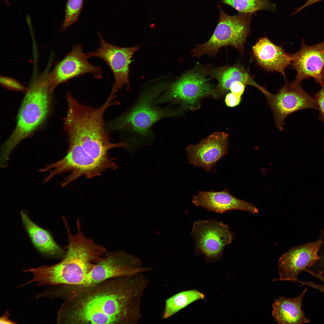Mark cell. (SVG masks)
Instances as JSON below:
<instances>
[{
    "instance_id": "obj_1",
    "label": "cell",
    "mask_w": 324,
    "mask_h": 324,
    "mask_svg": "<svg viewBox=\"0 0 324 324\" xmlns=\"http://www.w3.org/2000/svg\"><path fill=\"white\" fill-rule=\"evenodd\" d=\"M143 273L88 285L65 286L67 300L59 321L72 324H135L142 318L141 303L149 280Z\"/></svg>"
},
{
    "instance_id": "obj_2",
    "label": "cell",
    "mask_w": 324,
    "mask_h": 324,
    "mask_svg": "<svg viewBox=\"0 0 324 324\" xmlns=\"http://www.w3.org/2000/svg\"><path fill=\"white\" fill-rule=\"evenodd\" d=\"M63 124L68 142L67 153L59 160L47 164L39 170L49 172L44 182L70 172L61 184L64 187L82 176L91 178L108 169L118 168L108 152L114 148L126 147L128 144L110 141L102 116L89 112H77L66 118Z\"/></svg>"
},
{
    "instance_id": "obj_3",
    "label": "cell",
    "mask_w": 324,
    "mask_h": 324,
    "mask_svg": "<svg viewBox=\"0 0 324 324\" xmlns=\"http://www.w3.org/2000/svg\"><path fill=\"white\" fill-rule=\"evenodd\" d=\"M64 221L68 237L64 258L53 265L43 266L24 270V272L31 273L33 276L28 284L36 282L38 286L82 285L106 253L104 247L83 235L79 219L77 220V232L74 235L71 233L66 219Z\"/></svg>"
},
{
    "instance_id": "obj_4",
    "label": "cell",
    "mask_w": 324,
    "mask_h": 324,
    "mask_svg": "<svg viewBox=\"0 0 324 324\" xmlns=\"http://www.w3.org/2000/svg\"><path fill=\"white\" fill-rule=\"evenodd\" d=\"M46 70L32 81L25 93L15 128L1 148L0 158L4 162L8 161L16 146L36 130L49 114L53 92L47 81Z\"/></svg>"
},
{
    "instance_id": "obj_5",
    "label": "cell",
    "mask_w": 324,
    "mask_h": 324,
    "mask_svg": "<svg viewBox=\"0 0 324 324\" xmlns=\"http://www.w3.org/2000/svg\"><path fill=\"white\" fill-rule=\"evenodd\" d=\"M169 84L160 82L144 91L128 110L105 124L106 131L127 133L139 138L152 137L151 129L154 124L164 118L178 115L180 112L174 108L159 107L155 103L156 100Z\"/></svg>"
},
{
    "instance_id": "obj_6",
    "label": "cell",
    "mask_w": 324,
    "mask_h": 324,
    "mask_svg": "<svg viewBox=\"0 0 324 324\" xmlns=\"http://www.w3.org/2000/svg\"><path fill=\"white\" fill-rule=\"evenodd\" d=\"M218 24L210 39L206 42L195 46L191 51L193 57L204 55L214 57L222 47L231 46L243 56L244 44L250 32L253 14H239L232 16L220 8Z\"/></svg>"
},
{
    "instance_id": "obj_7",
    "label": "cell",
    "mask_w": 324,
    "mask_h": 324,
    "mask_svg": "<svg viewBox=\"0 0 324 324\" xmlns=\"http://www.w3.org/2000/svg\"><path fill=\"white\" fill-rule=\"evenodd\" d=\"M207 70L196 67L184 74L169 84L166 90L156 99L157 104L179 102L193 110L199 106V99L208 95L216 96L209 83Z\"/></svg>"
},
{
    "instance_id": "obj_8",
    "label": "cell",
    "mask_w": 324,
    "mask_h": 324,
    "mask_svg": "<svg viewBox=\"0 0 324 324\" xmlns=\"http://www.w3.org/2000/svg\"><path fill=\"white\" fill-rule=\"evenodd\" d=\"M285 80L284 85L277 93L266 96L275 125L281 131L285 119L291 114L305 109L318 110L314 98L304 90L301 82Z\"/></svg>"
},
{
    "instance_id": "obj_9",
    "label": "cell",
    "mask_w": 324,
    "mask_h": 324,
    "mask_svg": "<svg viewBox=\"0 0 324 324\" xmlns=\"http://www.w3.org/2000/svg\"><path fill=\"white\" fill-rule=\"evenodd\" d=\"M152 269L120 252H106L88 274L82 285L96 284L110 278L145 273Z\"/></svg>"
},
{
    "instance_id": "obj_10",
    "label": "cell",
    "mask_w": 324,
    "mask_h": 324,
    "mask_svg": "<svg viewBox=\"0 0 324 324\" xmlns=\"http://www.w3.org/2000/svg\"><path fill=\"white\" fill-rule=\"evenodd\" d=\"M191 233L197 251L212 260L220 257L224 248L232 239L228 225L214 220L194 222Z\"/></svg>"
},
{
    "instance_id": "obj_11",
    "label": "cell",
    "mask_w": 324,
    "mask_h": 324,
    "mask_svg": "<svg viewBox=\"0 0 324 324\" xmlns=\"http://www.w3.org/2000/svg\"><path fill=\"white\" fill-rule=\"evenodd\" d=\"M88 58L83 52L81 44L74 46L71 51L48 74L47 80L52 91L61 83L86 73L91 74L96 79L101 78V67L92 65Z\"/></svg>"
},
{
    "instance_id": "obj_12",
    "label": "cell",
    "mask_w": 324,
    "mask_h": 324,
    "mask_svg": "<svg viewBox=\"0 0 324 324\" xmlns=\"http://www.w3.org/2000/svg\"><path fill=\"white\" fill-rule=\"evenodd\" d=\"M99 47L94 51L85 53L89 58L97 57L104 61L110 67L114 77L111 93L116 94L124 85L129 86V65L132 57L139 48L138 46L122 47L107 42L99 35Z\"/></svg>"
},
{
    "instance_id": "obj_13",
    "label": "cell",
    "mask_w": 324,
    "mask_h": 324,
    "mask_svg": "<svg viewBox=\"0 0 324 324\" xmlns=\"http://www.w3.org/2000/svg\"><path fill=\"white\" fill-rule=\"evenodd\" d=\"M321 240L309 242L291 248L282 255L278 262L279 280L298 281V275L319 261V254L321 245Z\"/></svg>"
},
{
    "instance_id": "obj_14",
    "label": "cell",
    "mask_w": 324,
    "mask_h": 324,
    "mask_svg": "<svg viewBox=\"0 0 324 324\" xmlns=\"http://www.w3.org/2000/svg\"><path fill=\"white\" fill-rule=\"evenodd\" d=\"M228 138L227 134L216 132L198 144L189 145L186 151L189 163L194 166L209 171L223 156L227 154Z\"/></svg>"
},
{
    "instance_id": "obj_15",
    "label": "cell",
    "mask_w": 324,
    "mask_h": 324,
    "mask_svg": "<svg viewBox=\"0 0 324 324\" xmlns=\"http://www.w3.org/2000/svg\"><path fill=\"white\" fill-rule=\"evenodd\" d=\"M301 45L299 50L291 54L292 64L297 72L294 80L301 82L312 77L320 84L324 69V40L315 45H308L302 39Z\"/></svg>"
},
{
    "instance_id": "obj_16",
    "label": "cell",
    "mask_w": 324,
    "mask_h": 324,
    "mask_svg": "<svg viewBox=\"0 0 324 324\" xmlns=\"http://www.w3.org/2000/svg\"><path fill=\"white\" fill-rule=\"evenodd\" d=\"M192 203L208 210L223 214L232 210H240L256 214L258 209L252 204L237 198L227 190L220 192L199 191L193 197Z\"/></svg>"
},
{
    "instance_id": "obj_17",
    "label": "cell",
    "mask_w": 324,
    "mask_h": 324,
    "mask_svg": "<svg viewBox=\"0 0 324 324\" xmlns=\"http://www.w3.org/2000/svg\"><path fill=\"white\" fill-rule=\"evenodd\" d=\"M252 50L256 62L260 67L268 71L279 72L286 80L285 70L292 64L291 54L286 53L282 47L266 37L259 38Z\"/></svg>"
},
{
    "instance_id": "obj_18",
    "label": "cell",
    "mask_w": 324,
    "mask_h": 324,
    "mask_svg": "<svg viewBox=\"0 0 324 324\" xmlns=\"http://www.w3.org/2000/svg\"><path fill=\"white\" fill-rule=\"evenodd\" d=\"M307 289L298 296L288 298L280 296L272 304V314L278 324H303L310 322L302 309V304Z\"/></svg>"
},
{
    "instance_id": "obj_19",
    "label": "cell",
    "mask_w": 324,
    "mask_h": 324,
    "mask_svg": "<svg viewBox=\"0 0 324 324\" xmlns=\"http://www.w3.org/2000/svg\"><path fill=\"white\" fill-rule=\"evenodd\" d=\"M207 75L218 81L217 89L222 91L230 90L233 82L239 81L245 85H249L255 87L265 95L270 93L266 88L256 82L248 72L240 64L232 66H225L208 70Z\"/></svg>"
},
{
    "instance_id": "obj_20",
    "label": "cell",
    "mask_w": 324,
    "mask_h": 324,
    "mask_svg": "<svg viewBox=\"0 0 324 324\" xmlns=\"http://www.w3.org/2000/svg\"><path fill=\"white\" fill-rule=\"evenodd\" d=\"M24 227L34 247L41 253L46 255H64V250L55 242L50 233L33 222L26 212H20Z\"/></svg>"
},
{
    "instance_id": "obj_21",
    "label": "cell",
    "mask_w": 324,
    "mask_h": 324,
    "mask_svg": "<svg viewBox=\"0 0 324 324\" xmlns=\"http://www.w3.org/2000/svg\"><path fill=\"white\" fill-rule=\"evenodd\" d=\"M204 298L203 293L196 290L184 291L174 295L166 300L162 317L166 319L171 317L191 303Z\"/></svg>"
},
{
    "instance_id": "obj_22",
    "label": "cell",
    "mask_w": 324,
    "mask_h": 324,
    "mask_svg": "<svg viewBox=\"0 0 324 324\" xmlns=\"http://www.w3.org/2000/svg\"><path fill=\"white\" fill-rule=\"evenodd\" d=\"M237 10L239 14L251 13L260 10L271 12L276 10V5L269 0H220Z\"/></svg>"
},
{
    "instance_id": "obj_23",
    "label": "cell",
    "mask_w": 324,
    "mask_h": 324,
    "mask_svg": "<svg viewBox=\"0 0 324 324\" xmlns=\"http://www.w3.org/2000/svg\"><path fill=\"white\" fill-rule=\"evenodd\" d=\"M83 0H68L65 16L60 31H63L78 21Z\"/></svg>"
},
{
    "instance_id": "obj_24",
    "label": "cell",
    "mask_w": 324,
    "mask_h": 324,
    "mask_svg": "<svg viewBox=\"0 0 324 324\" xmlns=\"http://www.w3.org/2000/svg\"><path fill=\"white\" fill-rule=\"evenodd\" d=\"M0 82L3 87L12 91L25 93L28 89V88L24 86L17 80L10 77L0 76Z\"/></svg>"
},
{
    "instance_id": "obj_25",
    "label": "cell",
    "mask_w": 324,
    "mask_h": 324,
    "mask_svg": "<svg viewBox=\"0 0 324 324\" xmlns=\"http://www.w3.org/2000/svg\"><path fill=\"white\" fill-rule=\"evenodd\" d=\"M321 89L314 95L313 98L319 111L318 118L324 123V86Z\"/></svg>"
},
{
    "instance_id": "obj_26",
    "label": "cell",
    "mask_w": 324,
    "mask_h": 324,
    "mask_svg": "<svg viewBox=\"0 0 324 324\" xmlns=\"http://www.w3.org/2000/svg\"><path fill=\"white\" fill-rule=\"evenodd\" d=\"M245 86L241 82H234L231 85L230 90L232 93L241 97L244 91Z\"/></svg>"
},
{
    "instance_id": "obj_27",
    "label": "cell",
    "mask_w": 324,
    "mask_h": 324,
    "mask_svg": "<svg viewBox=\"0 0 324 324\" xmlns=\"http://www.w3.org/2000/svg\"><path fill=\"white\" fill-rule=\"evenodd\" d=\"M241 99V97L231 92L227 94L225 101L227 106L233 107L238 105L239 104Z\"/></svg>"
},
{
    "instance_id": "obj_28",
    "label": "cell",
    "mask_w": 324,
    "mask_h": 324,
    "mask_svg": "<svg viewBox=\"0 0 324 324\" xmlns=\"http://www.w3.org/2000/svg\"><path fill=\"white\" fill-rule=\"evenodd\" d=\"M315 277L321 281L323 284H317L314 283L312 285L313 288L324 293V276L323 272L321 271H318L315 274Z\"/></svg>"
},
{
    "instance_id": "obj_29",
    "label": "cell",
    "mask_w": 324,
    "mask_h": 324,
    "mask_svg": "<svg viewBox=\"0 0 324 324\" xmlns=\"http://www.w3.org/2000/svg\"><path fill=\"white\" fill-rule=\"evenodd\" d=\"M322 242L320 248L319 254L320 259L319 261H322L324 262V229L320 230V238Z\"/></svg>"
},
{
    "instance_id": "obj_30",
    "label": "cell",
    "mask_w": 324,
    "mask_h": 324,
    "mask_svg": "<svg viewBox=\"0 0 324 324\" xmlns=\"http://www.w3.org/2000/svg\"><path fill=\"white\" fill-rule=\"evenodd\" d=\"M323 0H307L305 3L301 7L296 9L292 15L296 14L307 7Z\"/></svg>"
},
{
    "instance_id": "obj_31",
    "label": "cell",
    "mask_w": 324,
    "mask_h": 324,
    "mask_svg": "<svg viewBox=\"0 0 324 324\" xmlns=\"http://www.w3.org/2000/svg\"><path fill=\"white\" fill-rule=\"evenodd\" d=\"M1 324H13L15 322L10 320L8 318V315H5L1 317L0 319Z\"/></svg>"
},
{
    "instance_id": "obj_32",
    "label": "cell",
    "mask_w": 324,
    "mask_h": 324,
    "mask_svg": "<svg viewBox=\"0 0 324 324\" xmlns=\"http://www.w3.org/2000/svg\"><path fill=\"white\" fill-rule=\"evenodd\" d=\"M320 84L322 87L324 86V69L322 74Z\"/></svg>"
}]
</instances>
